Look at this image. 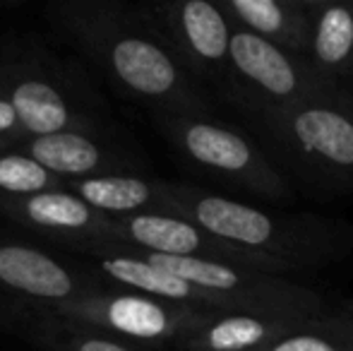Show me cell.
<instances>
[{"mask_svg":"<svg viewBox=\"0 0 353 351\" xmlns=\"http://www.w3.org/2000/svg\"><path fill=\"white\" fill-rule=\"evenodd\" d=\"M51 24L121 92L154 116L210 113L200 82L181 66L140 8L118 0L48 5Z\"/></svg>","mask_w":353,"mask_h":351,"instance_id":"1","label":"cell"},{"mask_svg":"<svg viewBox=\"0 0 353 351\" xmlns=\"http://www.w3.org/2000/svg\"><path fill=\"white\" fill-rule=\"evenodd\" d=\"M166 212L276 263L286 274L317 270L353 250V229L312 212H276L188 183L166 181Z\"/></svg>","mask_w":353,"mask_h":351,"instance_id":"2","label":"cell"},{"mask_svg":"<svg viewBox=\"0 0 353 351\" xmlns=\"http://www.w3.org/2000/svg\"><path fill=\"white\" fill-rule=\"evenodd\" d=\"M270 159L327 195L353 190V94L330 85L279 111L252 118Z\"/></svg>","mask_w":353,"mask_h":351,"instance_id":"3","label":"cell"},{"mask_svg":"<svg viewBox=\"0 0 353 351\" xmlns=\"http://www.w3.org/2000/svg\"><path fill=\"white\" fill-rule=\"evenodd\" d=\"M0 92L12 101L27 140L106 128L87 80L39 46L5 43L0 48Z\"/></svg>","mask_w":353,"mask_h":351,"instance_id":"4","label":"cell"},{"mask_svg":"<svg viewBox=\"0 0 353 351\" xmlns=\"http://www.w3.org/2000/svg\"><path fill=\"white\" fill-rule=\"evenodd\" d=\"M157 128L178 157L202 176L265 202L291 197V183L260 142L212 113L159 116Z\"/></svg>","mask_w":353,"mask_h":351,"instance_id":"5","label":"cell"},{"mask_svg":"<svg viewBox=\"0 0 353 351\" xmlns=\"http://www.w3.org/2000/svg\"><path fill=\"white\" fill-rule=\"evenodd\" d=\"M142 255L149 263L163 267L171 274L210 291L216 313H248L265 318H317L327 313L315 289L281 274L248 270L200 258H166Z\"/></svg>","mask_w":353,"mask_h":351,"instance_id":"6","label":"cell"},{"mask_svg":"<svg viewBox=\"0 0 353 351\" xmlns=\"http://www.w3.org/2000/svg\"><path fill=\"white\" fill-rule=\"evenodd\" d=\"M330 87L305 56L283 51L274 43L233 27L223 94L250 118L279 111Z\"/></svg>","mask_w":353,"mask_h":351,"instance_id":"7","label":"cell"},{"mask_svg":"<svg viewBox=\"0 0 353 351\" xmlns=\"http://www.w3.org/2000/svg\"><path fill=\"white\" fill-rule=\"evenodd\" d=\"M46 313L97 328L128 344L173 342L176 347L192 332L205 328L214 315H219L195 305L168 303V301L121 289H106L101 294L84 296L74 303L46 310Z\"/></svg>","mask_w":353,"mask_h":351,"instance_id":"8","label":"cell"},{"mask_svg":"<svg viewBox=\"0 0 353 351\" xmlns=\"http://www.w3.org/2000/svg\"><path fill=\"white\" fill-rule=\"evenodd\" d=\"M140 10L197 82L223 87L233 24L221 5L210 0H178L140 5Z\"/></svg>","mask_w":353,"mask_h":351,"instance_id":"9","label":"cell"},{"mask_svg":"<svg viewBox=\"0 0 353 351\" xmlns=\"http://www.w3.org/2000/svg\"><path fill=\"white\" fill-rule=\"evenodd\" d=\"M108 236L116 243L125 245L128 253L200 258L286 277V272L276 263L245 253V250L216 239L202 226L192 224L190 219L173 214V212H142V214L108 219Z\"/></svg>","mask_w":353,"mask_h":351,"instance_id":"10","label":"cell"},{"mask_svg":"<svg viewBox=\"0 0 353 351\" xmlns=\"http://www.w3.org/2000/svg\"><path fill=\"white\" fill-rule=\"evenodd\" d=\"M108 286L87 267L63 263L56 253L0 236V294L34 310H56Z\"/></svg>","mask_w":353,"mask_h":351,"instance_id":"11","label":"cell"},{"mask_svg":"<svg viewBox=\"0 0 353 351\" xmlns=\"http://www.w3.org/2000/svg\"><path fill=\"white\" fill-rule=\"evenodd\" d=\"M61 181H82L108 174H140V157L111 135V128H82L46 137H29L17 145Z\"/></svg>","mask_w":353,"mask_h":351,"instance_id":"12","label":"cell"},{"mask_svg":"<svg viewBox=\"0 0 353 351\" xmlns=\"http://www.w3.org/2000/svg\"><path fill=\"white\" fill-rule=\"evenodd\" d=\"M0 217L77 255L113 241L108 236V217L99 214L65 188L19 200H0Z\"/></svg>","mask_w":353,"mask_h":351,"instance_id":"13","label":"cell"},{"mask_svg":"<svg viewBox=\"0 0 353 351\" xmlns=\"http://www.w3.org/2000/svg\"><path fill=\"white\" fill-rule=\"evenodd\" d=\"M79 255L89 258L87 270H92L108 289L116 286L121 291H132V294H144L152 299L168 301V303L195 305V308L216 313L210 291L192 286L190 281L149 263L142 255L128 253L125 245L116 243V241L94 245Z\"/></svg>","mask_w":353,"mask_h":351,"instance_id":"14","label":"cell"},{"mask_svg":"<svg viewBox=\"0 0 353 351\" xmlns=\"http://www.w3.org/2000/svg\"><path fill=\"white\" fill-rule=\"evenodd\" d=\"M233 27L305 56L312 0H219Z\"/></svg>","mask_w":353,"mask_h":351,"instance_id":"15","label":"cell"},{"mask_svg":"<svg viewBox=\"0 0 353 351\" xmlns=\"http://www.w3.org/2000/svg\"><path fill=\"white\" fill-rule=\"evenodd\" d=\"M305 58L330 85L353 80V0H312Z\"/></svg>","mask_w":353,"mask_h":351,"instance_id":"16","label":"cell"},{"mask_svg":"<svg viewBox=\"0 0 353 351\" xmlns=\"http://www.w3.org/2000/svg\"><path fill=\"white\" fill-rule=\"evenodd\" d=\"M65 190L74 192L108 219L142 212H166V181L142 174H108L68 181Z\"/></svg>","mask_w":353,"mask_h":351,"instance_id":"17","label":"cell"},{"mask_svg":"<svg viewBox=\"0 0 353 351\" xmlns=\"http://www.w3.org/2000/svg\"><path fill=\"white\" fill-rule=\"evenodd\" d=\"M307 318H265L219 313L202 330L178 344L181 351H260L296 332Z\"/></svg>","mask_w":353,"mask_h":351,"instance_id":"18","label":"cell"},{"mask_svg":"<svg viewBox=\"0 0 353 351\" xmlns=\"http://www.w3.org/2000/svg\"><path fill=\"white\" fill-rule=\"evenodd\" d=\"M24 334L43 351H137L132 344L113 334L58 318L46 310H34L32 320L24 328Z\"/></svg>","mask_w":353,"mask_h":351,"instance_id":"19","label":"cell"},{"mask_svg":"<svg viewBox=\"0 0 353 351\" xmlns=\"http://www.w3.org/2000/svg\"><path fill=\"white\" fill-rule=\"evenodd\" d=\"M260 351H353V303L307 318L296 332Z\"/></svg>","mask_w":353,"mask_h":351,"instance_id":"20","label":"cell"},{"mask_svg":"<svg viewBox=\"0 0 353 351\" xmlns=\"http://www.w3.org/2000/svg\"><path fill=\"white\" fill-rule=\"evenodd\" d=\"M63 188L65 181L43 169L37 159L22 154L19 150L0 152V200H19Z\"/></svg>","mask_w":353,"mask_h":351,"instance_id":"21","label":"cell"},{"mask_svg":"<svg viewBox=\"0 0 353 351\" xmlns=\"http://www.w3.org/2000/svg\"><path fill=\"white\" fill-rule=\"evenodd\" d=\"M27 140L12 101L0 92V150H14Z\"/></svg>","mask_w":353,"mask_h":351,"instance_id":"22","label":"cell"},{"mask_svg":"<svg viewBox=\"0 0 353 351\" xmlns=\"http://www.w3.org/2000/svg\"><path fill=\"white\" fill-rule=\"evenodd\" d=\"M32 313L34 310L29 305L0 294V330L5 328L24 330L29 325V320H32Z\"/></svg>","mask_w":353,"mask_h":351,"instance_id":"23","label":"cell"},{"mask_svg":"<svg viewBox=\"0 0 353 351\" xmlns=\"http://www.w3.org/2000/svg\"><path fill=\"white\" fill-rule=\"evenodd\" d=\"M14 5H17V0H0V12H3V10L14 8Z\"/></svg>","mask_w":353,"mask_h":351,"instance_id":"24","label":"cell"},{"mask_svg":"<svg viewBox=\"0 0 353 351\" xmlns=\"http://www.w3.org/2000/svg\"><path fill=\"white\" fill-rule=\"evenodd\" d=\"M0 152H5V150H0Z\"/></svg>","mask_w":353,"mask_h":351,"instance_id":"25","label":"cell"},{"mask_svg":"<svg viewBox=\"0 0 353 351\" xmlns=\"http://www.w3.org/2000/svg\"><path fill=\"white\" fill-rule=\"evenodd\" d=\"M351 94H353V92H351Z\"/></svg>","mask_w":353,"mask_h":351,"instance_id":"26","label":"cell"}]
</instances>
